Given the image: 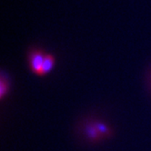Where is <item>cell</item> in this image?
<instances>
[{"mask_svg": "<svg viewBox=\"0 0 151 151\" xmlns=\"http://www.w3.org/2000/svg\"><path fill=\"white\" fill-rule=\"evenodd\" d=\"M46 53L39 48H31L27 52V61L31 72L41 76Z\"/></svg>", "mask_w": 151, "mask_h": 151, "instance_id": "1", "label": "cell"}, {"mask_svg": "<svg viewBox=\"0 0 151 151\" xmlns=\"http://www.w3.org/2000/svg\"><path fill=\"white\" fill-rule=\"evenodd\" d=\"M84 132L87 138L89 139L90 141H98V140H99L102 137L99 132L98 131V129H96L94 121H88L85 124Z\"/></svg>", "mask_w": 151, "mask_h": 151, "instance_id": "2", "label": "cell"}, {"mask_svg": "<svg viewBox=\"0 0 151 151\" xmlns=\"http://www.w3.org/2000/svg\"><path fill=\"white\" fill-rule=\"evenodd\" d=\"M9 88H10V84H9L7 75L4 71H2L1 77H0V99H4V98L9 92Z\"/></svg>", "mask_w": 151, "mask_h": 151, "instance_id": "4", "label": "cell"}, {"mask_svg": "<svg viewBox=\"0 0 151 151\" xmlns=\"http://www.w3.org/2000/svg\"><path fill=\"white\" fill-rule=\"evenodd\" d=\"M94 122H95L96 129H98V131L99 132V134L101 135L102 137H109L110 135L111 129L105 122L100 121V120H95Z\"/></svg>", "mask_w": 151, "mask_h": 151, "instance_id": "5", "label": "cell"}, {"mask_svg": "<svg viewBox=\"0 0 151 151\" xmlns=\"http://www.w3.org/2000/svg\"><path fill=\"white\" fill-rule=\"evenodd\" d=\"M55 63H56L55 56L50 53H46L44 63H43L41 76H45V75L48 74L49 72H51L52 69L54 68V67H55Z\"/></svg>", "mask_w": 151, "mask_h": 151, "instance_id": "3", "label": "cell"}, {"mask_svg": "<svg viewBox=\"0 0 151 151\" xmlns=\"http://www.w3.org/2000/svg\"><path fill=\"white\" fill-rule=\"evenodd\" d=\"M148 83H149V87L151 88V71H150L149 76H148Z\"/></svg>", "mask_w": 151, "mask_h": 151, "instance_id": "6", "label": "cell"}]
</instances>
